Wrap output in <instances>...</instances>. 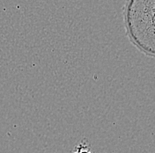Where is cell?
<instances>
[{
    "mask_svg": "<svg viewBox=\"0 0 155 153\" xmlns=\"http://www.w3.org/2000/svg\"><path fill=\"white\" fill-rule=\"evenodd\" d=\"M124 23L130 42L144 55L155 58V0H128Z\"/></svg>",
    "mask_w": 155,
    "mask_h": 153,
    "instance_id": "obj_1",
    "label": "cell"
},
{
    "mask_svg": "<svg viewBox=\"0 0 155 153\" xmlns=\"http://www.w3.org/2000/svg\"><path fill=\"white\" fill-rule=\"evenodd\" d=\"M75 151L77 153H93L90 144L89 143H85V139H83L75 147Z\"/></svg>",
    "mask_w": 155,
    "mask_h": 153,
    "instance_id": "obj_2",
    "label": "cell"
},
{
    "mask_svg": "<svg viewBox=\"0 0 155 153\" xmlns=\"http://www.w3.org/2000/svg\"><path fill=\"white\" fill-rule=\"evenodd\" d=\"M72 153H77V152H76V151H74V152H72Z\"/></svg>",
    "mask_w": 155,
    "mask_h": 153,
    "instance_id": "obj_3",
    "label": "cell"
}]
</instances>
